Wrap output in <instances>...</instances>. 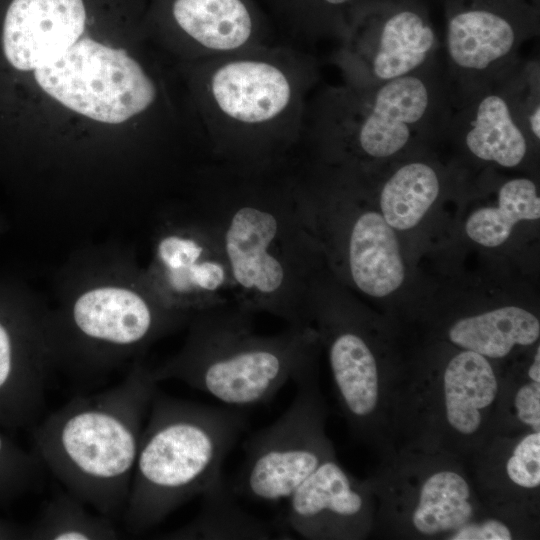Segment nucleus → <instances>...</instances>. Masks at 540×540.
<instances>
[{
    "label": "nucleus",
    "instance_id": "nucleus-1",
    "mask_svg": "<svg viewBox=\"0 0 540 540\" xmlns=\"http://www.w3.org/2000/svg\"><path fill=\"white\" fill-rule=\"evenodd\" d=\"M191 203L219 236L233 301L288 326L310 327L321 251L299 212L293 158L263 168L209 159L196 171Z\"/></svg>",
    "mask_w": 540,
    "mask_h": 540
},
{
    "label": "nucleus",
    "instance_id": "nucleus-2",
    "mask_svg": "<svg viewBox=\"0 0 540 540\" xmlns=\"http://www.w3.org/2000/svg\"><path fill=\"white\" fill-rule=\"evenodd\" d=\"M195 124L209 159L274 167L298 152L318 66L293 44L274 42L186 62Z\"/></svg>",
    "mask_w": 540,
    "mask_h": 540
},
{
    "label": "nucleus",
    "instance_id": "nucleus-3",
    "mask_svg": "<svg viewBox=\"0 0 540 540\" xmlns=\"http://www.w3.org/2000/svg\"><path fill=\"white\" fill-rule=\"evenodd\" d=\"M60 278L50 308L54 365L81 388L132 367L192 316L159 298L130 252L107 247L79 252Z\"/></svg>",
    "mask_w": 540,
    "mask_h": 540
},
{
    "label": "nucleus",
    "instance_id": "nucleus-4",
    "mask_svg": "<svg viewBox=\"0 0 540 540\" xmlns=\"http://www.w3.org/2000/svg\"><path fill=\"white\" fill-rule=\"evenodd\" d=\"M157 384L139 360L120 382L73 397L35 432L43 467L68 493L115 522L127 506Z\"/></svg>",
    "mask_w": 540,
    "mask_h": 540
},
{
    "label": "nucleus",
    "instance_id": "nucleus-5",
    "mask_svg": "<svg viewBox=\"0 0 540 540\" xmlns=\"http://www.w3.org/2000/svg\"><path fill=\"white\" fill-rule=\"evenodd\" d=\"M253 315L234 301L194 313L183 346L150 369L152 379L180 381L225 406L244 409L269 402L289 381L309 376L314 330L288 326L260 335Z\"/></svg>",
    "mask_w": 540,
    "mask_h": 540
},
{
    "label": "nucleus",
    "instance_id": "nucleus-6",
    "mask_svg": "<svg viewBox=\"0 0 540 540\" xmlns=\"http://www.w3.org/2000/svg\"><path fill=\"white\" fill-rule=\"evenodd\" d=\"M244 409L211 406L156 391L141 435L122 518L141 534L223 479L222 466L246 430Z\"/></svg>",
    "mask_w": 540,
    "mask_h": 540
},
{
    "label": "nucleus",
    "instance_id": "nucleus-7",
    "mask_svg": "<svg viewBox=\"0 0 540 540\" xmlns=\"http://www.w3.org/2000/svg\"><path fill=\"white\" fill-rule=\"evenodd\" d=\"M427 67L373 86L343 83L316 93L299 149L316 163L362 172L430 129L447 126V94Z\"/></svg>",
    "mask_w": 540,
    "mask_h": 540
},
{
    "label": "nucleus",
    "instance_id": "nucleus-8",
    "mask_svg": "<svg viewBox=\"0 0 540 540\" xmlns=\"http://www.w3.org/2000/svg\"><path fill=\"white\" fill-rule=\"evenodd\" d=\"M32 73L37 85L63 106L107 124L151 112L162 94L153 74L127 51L89 37Z\"/></svg>",
    "mask_w": 540,
    "mask_h": 540
},
{
    "label": "nucleus",
    "instance_id": "nucleus-9",
    "mask_svg": "<svg viewBox=\"0 0 540 540\" xmlns=\"http://www.w3.org/2000/svg\"><path fill=\"white\" fill-rule=\"evenodd\" d=\"M144 271L174 310L193 315L233 301L234 281L219 236L191 202L157 213Z\"/></svg>",
    "mask_w": 540,
    "mask_h": 540
},
{
    "label": "nucleus",
    "instance_id": "nucleus-10",
    "mask_svg": "<svg viewBox=\"0 0 540 540\" xmlns=\"http://www.w3.org/2000/svg\"><path fill=\"white\" fill-rule=\"evenodd\" d=\"M344 83L367 87L430 65L438 38L423 0H366L337 40Z\"/></svg>",
    "mask_w": 540,
    "mask_h": 540
},
{
    "label": "nucleus",
    "instance_id": "nucleus-11",
    "mask_svg": "<svg viewBox=\"0 0 540 540\" xmlns=\"http://www.w3.org/2000/svg\"><path fill=\"white\" fill-rule=\"evenodd\" d=\"M295 384L289 407L244 442V460L230 484L237 497L265 503L288 499L325 461L310 375Z\"/></svg>",
    "mask_w": 540,
    "mask_h": 540
},
{
    "label": "nucleus",
    "instance_id": "nucleus-12",
    "mask_svg": "<svg viewBox=\"0 0 540 540\" xmlns=\"http://www.w3.org/2000/svg\"><path fill=\"white\" fill-rule=\"evenodd\" d=\"M441 2L448 62L468 93L507 75L520 45L538 29L539 4L533 0Z\"/></svg>",
    "mask_w": 540,
    "mask_h": 540
},
{
    "label": "nucleus",
    "instance_id": "nucleus-13",
    "mask_svg": "<svg viewBox=\"0 0 540 540\" xmlns=\"http://www.w3.org/2000/svg\"><path fill=\"white\" fill-rule=\"evenodd\" d=\"M155 19L167 46L185 63L276 42L256 0H159Z\"/></svg>",
    "mask_w": 540,
    "mask_h": 540
},
{
    "label": "nucleus",
    "instance_id": "nucleus-14",
    "mask_svg": "<svg viewBox=\"0 0 540 540\" xmlns=\"http://www.w3.org/2000/svg\"><path fill=\"white\" fill-rule=\"evenodd\" d=\"M55 370L50 307L24 284L0 280V394L15 390L29 420L45 405Z\"/></svg>",
    "mask_w": 540,
    "mask_h": 540
},
{
    "label": "nucleus",
    "instance_id": "nucleus-15",
    "mask_svg": "<svg viewBox=\"0 0 540 540\" xmlns=\"http://www.w3.org/2000/svg\"><path fill=\"white\" fill-rule=\"evenodd\" d=\"M83 0H11L0 29L2 62L17 73L57 59L85 28Z\"/></svg>",
    "mask_w": 540,
    "mask_h": 540
},
{
    "label": "nucleus",
    "instance_id": "nucleus-16",
    "mask_svg": "<svg viewBox=\"0 0 540 540\" xmlns=\"http://www.w3.org/2000/svg\"><path fill=\"white\" fill-rule=\"evenodd\" d=\"M457 126L467 151L480 161L515 168L528 155L531 137L518 120L502 80L467 94Z\"/></svg>",
    "mask_w": 540,
    "mask_h": 540
},
{
    "label": "nucleus",
    "instance_id": "nucleus-17",
    "mask_svg": "<svg viewBox=\"0 0 540 540\" xmlns=\"http://www.w3.org/2000/svg\"><path fill=\"white\" fill-rule=\"evenodd\" d=\"M284 524L304 538L340 531L339 524L359 516L362 495L334 461H323L287 499Z\"/></svg>",
    "mask_w": 540,
    "mask_h": 540
},
{
    "label": "nucleus",
    "instance_id": "nucleus-18",
    "mask_svg": "<svg viewBox=\"0 0 540 540\" xmlns=\"http://www.w3.org/2000/svg\"><path fill=\"white\" fill-rule=\"evenodd\" d=\"M197 515L180 528L164 535L165 539L198 540H267L273 526L245 510L224 478L202 495Z\"/></svg>",
    "mask_w": 540,
    "mask_h": 540
},
{
    "label": "nucleus",
    "instance_id": "nucleus-19",
    "mask_svg": "<svg viewBox=\"0 0 540 540\" xmlns=\"http://www.w3.org/2000/svg\"><path fill=\"white\" fill-rule=\"evenodd\" d=\"M539 335L538 318L517 306L460 319L449 330L451 342L490 358L506 356L515 345H531Z\"/></svg>",
    "mask_w": 540,
    "mask_h": 540
},
{
    "label": "nucleus",
    "instance_id": "nucleus-20",
    "mask_svg": "<svg viewBox=\"0 0 540 540\" xmlns=\"http://www.w3.org/2000/svg\"><path fill=\"white\" fill-rule=\"evenodd\" d=\"M444 390L449 423L463 434H472L480 426V410L496 396L497 380L486 357L465 350L449 362Z\"/></svg>",
    "mask_w": 540,
    "mask_h": 540
},
{
    "label": "nucleus",
    "instance_id": "nucleus-21",
    "mask_svg": "<svg viewBox=\"0 0 540 540\" xmlns=\"http://www.w3.org/2000/svg\"><path fill=\"white\" fill-rule=\"evenodd\" d=\"M440 192L441 177L432 164L406 162L381 185L380 213L394 230H410L423 219Z\"/></svg>",
    "mask_w": 540,
    "mask_h": 540
},
{
    "label": "nucleus",
    "instance_id": "nucleus-22",
    "mask_svg": "<svg viewBox=\"0 0 540 540\" xmlns=\"http://www.w3.org/2000/svg\"><path fill=\"white\" fill-rule=\"evenodd\" d=\"M540 217V198L533 180L516 177L504 181L497 192V206L473 211L465 224L467 236L484 247H497L510 236L520 221Z\"/></svg>",
    "mask_w": 540,
    "mask_h": 540
},
{
    "label": "nucleus",
    "instance_id": "nucleus-23",
    "mask_svg": "<svg viewBox=\"0 0 540 540\" xmlns=\"http://www.w3.org/2000/svg\"><path fill=\"white\" fill-rule=\"evenodd\" d=\"M276 21L297 40L334 38L346 30L354 12L366 0H265Z\"/></svg>",
    "mask_w": 540,
    "mask_h": 540
},
{
    "label": "nucleus",
    "instance_id": "nucleus-24",
    "mask_svg": "<svg viewBox=\"0 0 540 540\" xmlns=\"http://www.w3.org/2000/svg\"><path fill=\"white\" fill-rule=\"evenodd\" d=\"M470 489L457 473L443 471L432 475L423 485L413 524L423 534L456 530L472 515Z\"/></svg>",
    "mask_w": 540,
    "mask_h": 540
},
{
    "label": "nucleus",
    "instance_id": "nucleus-25",
    "mask_svg": "<svg viewBox=\"0 0 540 540\" xmlns=\"http://www.w3.org/2000/svg\"><path fill=\"white\" fill-rule=\"evenodd\" d=\"M70 493L62 492L43 508L33 536L41 540H112L119 537L115 521L92 514Z\"/></svg>",
    "mask_w": 540,
    "mask_h": 540
},
{
    "label": "nucleus",
    "instance_id": "nucleus-26",
    "mask_svg": "<svg viewBox=\"0 0 540 540\" xmlns=\"http://www.w3.org/2000/svg\"><path fill=\"white\" fill-rule=\"evenodd\" d=\"M509 478L519 486L535 488L540 484V432L526 436L514 449L506 465Z\"/></svg>",
    "mask_w": 540,
    "mask_h": 540
},
{
    "label": "nucleus",
    "instance_id": "nucleus-27",
    "mask_svg": "<svg viewBox=\"0 0 540 540\" xmlns=\"http://www.w3.org/2000/svg\"><path fill=\"white\" fill-rule=\"evenodd\" d=\"M515 406L518 418L540 432V384L528 383L517 392Z\"/></svg>",
    "mask_w": 540,
    "mask_h": 540
},
{
    "label": "nucleus",
    "instance_id": "nucleus-28",
    "mask_svg": "<svg viewBox=\"0 0 540 540\" xmlns=\"http://www.w3.org/2000/svg\"><path fill=\"white\" fill-rule=\"evenodd\" d=\"M453 540H510V530L501 522L489 520L482 524L464 525L457 529Z\"/></svg>",
    "mask_w": 540,
    "mask_h": 540
},
{
    "label": "nucleus",
    "instance_id": "nucleus-29",
    "mask_svg": "<svg viewBox=\"0 0 540 540\" xmlns=\"http://www.w3.org/2000/svg\"><path fill=\"white\" fill-rule=\"evenodd\" d=\"M529 377L533 382H540V348L537 347V351L534 357L533 364L528 371Z\"/></svg>",
    "mask_w": 540,
    "mask_h": 540
},
{
    "label": "nucleus",
    "instance_id": "nucleus-30",
    "mask_svg": "<svg viewBox=\"0 0 540 540\" xmlns=\"http://www.w3.org/2000/svg\"><path fill=\"white\" fill-rule=\"evenodd\" d=\"M5 450H6L5 441L0 435V458L5 456Z\"/></svg>",
    "mask_w": 540,
    "mask_h": 540
},
{
    "label": "nucleus",
    "instance_id": "nucleus-31",
    "mask_svg": "<svg viewBox=\"0 0 540 540\" xmlns=\"http://www.w3.org/2000/svg\"><path fill=\"white\" fill-rule=\"evenodd\" d=\"M3 231V222L0 219V233Z\"/></svg>",
    "mask_w": 540,
    "mask_h": 540
},
{
    "label": "nucleus",
    "instance_id": "nucleus-32",
    "mask_svg": "<svg viewBox=\"0 0 540 540\" xmlns=\"http://www.w3.org/2000/svg\"><path fill=\"white\" fill-rule=\"evenodd\" d=\"M533 1H535L536 3H539V0H533Z\"/></svg>",
    "mask_w": 540,
    "mask_h": 540
}]
</instances>
